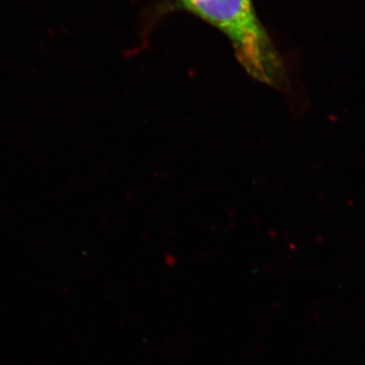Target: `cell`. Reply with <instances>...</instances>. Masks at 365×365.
<instances>
[{"instance_id":"6da1fadb","label":"cell","mask_w":365,"mask_h":365,"mask_svg":"<svg viewBox=\"0 0 365 365\" xmlns=\"http://www.w3.org/2000/svg\"><path fill=\"white\" fill-rule=\"evenodd\" d=\"M182 6L227 36L235 57L251 78L280 88L285 69L257 16L252 0H180Z\"/></svg>"}]
</instances>
